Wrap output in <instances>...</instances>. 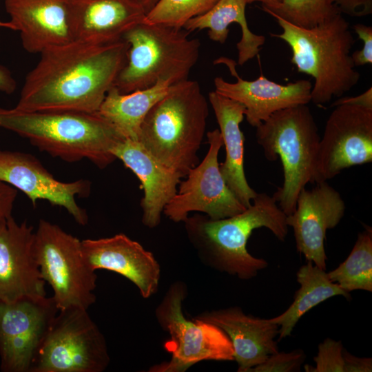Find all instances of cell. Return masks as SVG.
<instances>
[{
  "instance_id": "6da1fadb",
  "label": "cell",
  "mask_w": 372,
  "mask_h": 372,
  "mask_svg": "<svg viewBox=\"0 0 372 372\" xmlns=\"http://www.w3.org/2000/svg\"><path fill=\"white\" fill-rule=\"evenodd\" d=\"M128 43L74 39L43 50L26 75L15 108L95 113L125 64Z\"/></svg>"
},
{
  "instance_id": "7a4b0ae2",
  "label": "cell",
  "mask_w": 372,
  "mask_h": 372,
  "mask_svg": "<svg viewBox=\"0 0 372 372\" xmlns=\"http://www.w3.org/2000/svg\"><path fill=\"white\" fill-rule=\"evenodd\" d=\"M253 200L242 212L231 217L212 220L197 214L183 222L190 243L205 265L245 280L268 267L265 259L249 253L248 240L254 229L266 227L285 241L288 234L287 216L266 193L257 194Z\"/></svg>"
},
{
  "instance_id": "3957f363",
  "label": "cell",
  "mask_w": 372,
  "mask_h": 372,
  "mask_svg": "<svg viewBox=\"0 0 372 372\" xmlns=\"http://www.w3.org/2000/svg\"><path fill=\"white\" fill-rule=\"evenodd\" d=\"M0 127L27 138L39 150L66 162L87 159L104 169L116 158L123 138L96 112H29L0 107Z\"/></svg>"
},
{
  "instance_id": "277c9868",
  "label": "cell",
  "mask_w": 372,
  "mask_h": 372,
  "mask_svg": "<svg viewBox=\"0 0 372 372\" xmlns=\"http://www.w3.org/2000/svg\"><path fill=\"white\" fill-rule=\"evenodd\" d=\"M269 14L282 30L280 34L270 35L288 44L292 52L291 62L298 72L314 79L311 92V101L314 104L324 105L358 84L360 74L355 70L350 53L355 39L342 13L311 28L298 27Z\"/></svg>"
},
{
  "instance_id": "5b68a950",
  "label": "cell",
  "mask_w": 372,
  "mask_h": 372,
  "mask_svg": "<svg viewBox=\"0 0 372 372\" xmlns=\"http://www.w3.org/2000/svg\"><path fill=\"white\" fill-rule=\"evenodd\" d=\"M209 107L199 83L185 79L167 93L145 117L138 140L160 163L185 178L199 163Z\"/></svg>"
},
{
  "instance_id": "8992f818",
  "label": "cell",
  "mask_w": 372,
  "mask_h": 372,
  "mask_svg": "<svg viewBox=\"0 0 372 372\" xmlns=\"http://www.w3.org/2000/svg\"><path fill=\"white\" fill-rule=\"evenodd\" d=\"M257 143L270 161L279 156L284 182L272 197L286 216L296 207L300 192L314 183L320 138L307 105L280 110L256 127Z\"/></svg>"
},
{
  "instance_id": "52a82bcc",
  "label": "cell",
  "mask_w": 372,
  "mask_h": 372,
  "mask_svg": "<svg viewBox=\"0 0 372 372\" xmlns=\"http://www.w3.org/2000/svg\"><path fill=\"white\" fill-rule=\"evenodd\" d=\"M183 28L141 23L123 37L128 43L127 59L114 86L123 94L168 81L187 79L200 53L198 39Z\"/></svg>"
},
{
  "instance_id": "ba28073f",
  "label": "cell",
  "mask_w": 372,
  "mask_h": 372,
  "mask_svg": "<svg viewBox=\"0 0 372 372\" xmlns=\"http://www.w3.org/2000/svg\"><path fill=\"white\" fill-rule=\"evenodd\" d=\"M33 254L59 310H87L95 302L97 276L84 258L81 240L41 219L34 233Z\"/></svg>"
},
{
  "instance_id": "9c48e42d",
  "label": "cell",
  "mask_w": 372,
  "mask_h": 372,
  "mask_svg": "<svg viewBox=\"0 0 372 372\" xmlns=\"http://www.w3.org/2000/svg\"><path fill=\"white\" fill-rule=\"evenodd\" d=\"M187 287L183 281L173 282L155 310L156 320L170 339L165 349L171 359L151 367L152 372H183L205 360L233 361L234 349L225 333L217 326L185 318L183 302Z\"/></svg>"
},
{
  "instance_id": "30bf717a",
  "label": "cell",
  "mask_w": 372,
  "mask_h": 372,
  "mask_svg": "<svg viewBox=\"0 0 372 372\" xmlns=\"http://www.w3.org/2000/svg\"><path fill=\"white\" fill-rule=\"evenodd\" d=\"M110 362L105 337L87 309L59 310L30 372H103Z\"/></svg>"
},
{
  "instance_id": "8fae6325",
  "label": "cell",
  "mask_w": 372,
  "mask_h": 372,
  "mask_svg": "<svg viewBox=\"0 0 372 372\" xmlns=\"http://www.w3.org/2000/svg\"><path fill=\"white\" fill-rule=\"evenodd\" d=\"M207 137L209 149L205 156L189 170L185 180H180L176 194L163 209V213L173 222H184L193 211L219 220L246 209L220 173L218 157L223 143L219 130L208 132Z\"/></svg>"
},
{
  "instance_id": "7c38bea8",
  "label": "cell",
  "mask_w": 372,
  "mask_h": 372,
  "mask_svg": "<svg viewBox=\"0 0 372 372\" xmlns=\"http://www.w3.org/2000/svg\"><path fill=\"white\" fill-rule=\"evenodd\" d=\"M59 311L53 298L27 296L0 302V369L30 372L35 354Z\"/></svg>"
},
{
  "instance_id": "4fadbf2b",
  "label": "cell",
  "mask_w": 372,
  "mask_h": 372,
  "mask_svg": "<svg viewBox=\"0 0 372 372\" xmlns=\"http://www.w3.org/2000/svg\"><path fill=\"white\" fill-rule=\"evenodd\" d=\"M334 107L320 141L316 183L372 161V109L349 105Z\"/></svg>"
},
{
  "instance_id": "5bb4252c",
  "label": "cell",
  "mask_w": 372,
  "mask_h": 372,
  "mask_svg": "<svg viewBox=\"0 0 372 372\" xmlns=\"http://www.w3.org/2000/svg\"><path fill=\"white\" fill-rule=\"evenodd\" d=\"M0 180L25 194L34 207L39 200L64 208L81 225L88 222L86 211L76 202V197H87L91 182L80 179L63 182L56 179L33 155L0 150Z\"/></svg>"
},
{
  "instance_id": "9a60e30c",
  "label": "cell",
  "mask_w": 372,
  "mask_h": 372,
  "mask_svg": "<svg viewBox=\"0 0 372 372\" xmlns=\"http://www.w3.org/2000/svg\"><path fill=\"white\" fill-rule=\"evenodd\" d=\"M344 211L339 192L323 181L312 189L302 188L294 212L286 216L287 226L293 229L297 251L324 270L327 269V230L338 225Z\"/></svg>"
},
{
  "instance_id": "2e32d148",
  "label": "cell",
  "mask_w": 372,
  "mask_h": 372,
  "mask_svg": "<svg viewBox=\"0 0 372 372\" xmlns=\"http://www.w3.org/2000/svg\"><path fill=\"white\" fill-rule=\"evenodd\" d=\"M227 65L236 82L230 83L222 77L214 80L215 91L219 94L237 101L245 107V116L252 127H256L274 112L289 107L307 105L311 101L312 83L300 79L282 85L263 75L253 81L242 79L238 74L233 59L220 57L214 64Z\"/></svg>"
},
{
  "instance_id": "e0dca14e",
  "label": "cell",
  "mask_w": 372,
  "mask_h": 372,
  "mask_svg": "<svg viewBox=\"0 0 372 372\" xmlns=\"http://www.w3.org/2000/svg\"><path fill=\"white\" fill-rule=\"evenodd\" d=\"M34 229L10 216L0 227V302L27 296H45L33 254Z\"/></svg>"
},
{
  "instance_id": "ac0fdd59",
  "label": "cell",
  "mask_w": 372,
  "mask_h": 372,
  "mask_svg": "<svg viewBox=\"0 0 372 372\" xmlns=\"http://www.w3.org/2000/svg\"><path fill=\"white\" fill-rule=\"evenodd\" d=\"M82 251L93 270L105 269L126 278L137 287L143 298L156 293L160 265L154 254L124 234L81 240Z\"/></svg>"
},
{
  "instance_id": "d6986e66",
  "label": "cell",
  "mask_w": 372,
  "mask_h": 372,
  "mask_svg": "<svg viewBox=\"0 0 372 372\" xmlns=\"http://www.w3.org/2000/svg\"><path fill=\"white\" fill-rule=\"evenodd\" d=\"M146 11L136 0H68L74 39L107 43L123 39L143 22Z\"/></svg>"
},
{
  "instance_id": "ffe728a7",
  "label": "cell",
  "mask_w": 372,
  "mask_h": 372,
  "mask_svg": "<svg viewBox=\"0 0 372 372\" xmlns=\"http://www.w3.org/2000/svg\"><path fill=\"white\" fill-rule=\"evenodd\" d=\"M194 319L214 324L227 335L238 372H249L278 351L279 327L269 319L246 314L238 307L212 310Z\"/></svg>"
},
{
  "instance_id": "44dd1931",
  "label": "cell",
  "mask_w": 372,
  "mask_h": 372,
  "mask_svg": "<svg viewBox=\"0 0 372 372\" xmlns=\"http://www.w3.org/2000/svg\"><path fill=\"white\" fill-rule=\"evenodd\" d=\"M112 152L141 183L144 192L141 200L143 224L149 228L157 227L182 178L160 163L138 141L123 138Z\"/></svg>"
},
{
  "instance_id": "7402d4cb",
  "label": "cell",
  "mask_w": 372,
  "mask_h": 372,
  "mask_svg": "<svg viewBox=\"0 0 372 372\" xmlns=\"http://www.w3.org/2000/svg\"><path fill=\"white\" fill-rule=\"evenodd\" d=\"M14 30L20 32L23 48L41 53L74 40L68 22V0H5Z\"/></svg>"
},
{
  "instance_id": "603a6c76",
  "label": "cell",
  "mask_w": 372,
  "mask_h": 372,
  "mask_svg": "<svg viewBox=\"0 0 372 372\" xmlns=\"http://www.w3.org/2000/svg\"><path fill=\"white\" fill-rule=\"evenodd\" d=\"M209 103L219 125L225 148V159L219 164L222 176L239 201L249 207L257 195L247 180L244 171V135L240 128L245 107L215 90L208 95Z\"/></svg>"
},
{
  "instance_id": "cb8c5ba5",
  "label": "cell",
  "mask_w": 372,
  "mask_h": 372,
  "mask_svg": "<svg viewBox=\"0 0 372 372\" xmlns=\"http://www.w3.org/2000/svg\"><path fill=\"white\" fill-rule=\"evenodd\" d=\"M247 4L248 0H218L207 12L188 21L183 29L189 32L208 29L211 40L224 43L229 32L228 26L232 23H238L242 35L236 44L237 64L242 65L258 55L265 43L263 35L253 33L248 26L245 16Z\"/></svg>"
},
{
  "instance_id": "d4e9b609",
  "label": "cell",
  "mask_w": 372,
  "mask_h": 372,
  "mask_svg": "<svg viewBox=\"0 0 372 372\" xmlns=\"http://www.w3.org/2000/svg\"><path fill=\"white\" fill-rule=\"evenodd\" d=\"M171 84L159 81L152 87L127 94L113 86L96 112L124 138L138 140L141 124L153 105L168 92Z\"/></svg>"
},
{
  "instance_id": "484cf974",
  "label": "cell",
  "mask_w": 372,
  "mask_h": 372,
  "mask_svg": "<svg viewBox=\"0 0 372 372\" xmlns=\"http://www.w3.org/2000/svg\"><path fill=\"white\" fill-rule=\"evenodd\" d=\"M296 278L300 287L293 301L283 313L269 319L279 327L278 341L291 336L301 317L318 304L337 296H344L347 300L351 298L349 293L331 281L326 270L311 261L299 268Z\"/></svg>"
},
{
  "instance_id": "4316f807",
  "label": "cell",
  "mask_w": 372,
  "mask_h": 372,
  "mask_svg": "<svg viewBox=\"0 0 372 372\" xmlns=\"http://www.w3.org/2000/svg\"><path fill=\"white\" fill-rule=\"evenodd\" d=\"M331 281L350 293L355 290L372 291V229L365 225L346 260L327 272Z\"/></svg>"
},
{
  "instance_id": "83f0119b",
  "label": "cell",
  "mask_w": 372,
  "mask_h": 372,
  "mask_svg": "<svg viewBox=\"0 0 372 372\" xmlns=\"http://www.w3.org/2000/svg\"><path fill=\"white\" fill-rule=\"evenodd\" d=\"M262 9L305 28L315 27L340 12L333 0H281L273 9Z\"/></svg>"
},
{
  "instance_id": "f1b7e54d",
  "label": "cell",
  "mask_w": 372,
  "mask_h": 372,
  "mask_svg": "<svg viewBox=\"0 0 372 372\" xmlns=\"http://www.w3.org/2000/svg\"><path fill=\"white\" fill-rule=\"evenodd\" d=\"M218 0H158L143 23L183 28L190 19L205 14Z\"/></svg>"
},
{
  "instance_id": "f546056e",
  "label": "cell",
  "mask_w": 372,
  "mask_h": 372,
  "mask_svg": "<svg viewBox=\"0 0 372 372\" xmlns=\"http://www.w3.org/2000/svg\"><path fill=\"white\" fill-rule=\"evenodd\" d=\"M316 366L305 365L307 372H344V348L341 341L327 338L318 345Z\"/></svg>"
},
{
  "instance_id": "4dcf8cb0",
  "label": "cell",
  "mask_w": 372,
  "mask_h": 372,
  "mask_svg": "<svg viewBox=\"0 0 372 372\" xmlns=\"http://www.w3.org/2000/svg\"><path fill=\"white\" fill-rule=\"evenodd\" d=\"M306 358L302 349L290 352H276L269 355L260 364L252 368L249 372H297L300 371Z\"/></svg>"
},
{
  "instance_id": "1f68e13d",
  "label": "cell",
  "mask_w": 372,
  "mask_h": 372,
  "mask_svg": "<svg viewBox=\"0 0 372 372\" xmlns=\"http://www.w3.org/2000/svg\"><path fill=\"white\" fill-rule=\"evenodd\" d=\"M353 31L362 41L363 46L360 50L351 54L355 66H362L372 63V27L362 23L353 26Z\"/></svg>"
},
{
  "instance_id": "d6a6232c",
  "label": "cell",
  "mask_w": 372,
  "mask_h": 372,
  "mask_svg": "<svg viewBox=\"0 0 372 372\" xmlns=\"http://www.w3.org/2000/svg\"><path fill=\"white\" fill-rule=\"evenodd\" d=\"M340 13L363 17L372 13V0H333Z\"/></svg>"
},
{
  "instance_id": "836d02e7",
  "label": "cell",
  "mask_w": 372,
  "mask_h": 372,
  "mask_svg": "<svg viewBox=\"0 0 372 372\" xmlns=\"http://www.w3.org/2000/svg\"><path fill=\"white\" fill-rule=\"evenodd\" d=\"M17 189L0 180V227L12 216Z\"/></svg>"
},
{
  "instance_id": "e575fe53",
  "label": "cell",
  "mask_w": 372,
  "mask_h": 372,
  "mask_svg": "<svg viewBox=\"0 0 372 372\" xmlns=\"http://www.w3.org/2000/svg\"><path fill=\"white\" fill-rule=\"evenodd\" d=\"M343 355L344 372H371L372 371L371 358L356 357L345 349H344Z\"/></svg>"
},
{
  "instance_id": "d590c367",
  "label": "cell",
  "mask_w": 372,
  "mask_h": 372,
  "mask_svg": "<svg viewBox=\"0 0 372 372\" xmlns=\"http://www.w3.org/2000/svg\"><path fill=\"white\" fill-rule=\"evenodd\" d=\"M349 105L372 109V87H370L362 94L355 96L340 97L333 102L331 107Z\"/></svg>"
},
{
  "instance_id": "8d00e7d4",
  "label": "cell",
  "mask_w": 372,
  "mask_h": 372,
  "mask_svg": "<svg viewBox=\"0 0 372 372\" xmlns=\"http://www.w3.org/2000/svg\"><path fill=\"white\" fill-rule=\"evenodd\" d=\"M0 28H6L14 30L10 21L6 22L0 20ZM16 86V82L12 77L10 72L6 68L0 66V91L11 94L14 92Z\"/></svg>"
},
{
  "instance_id": "74e56055",
  "label": "cell",
  "mask_w": 372,
  "mask_h": 372,
  "mask_svg": "<svg viewBox=\"0 0 372 372\" xmlns=\"http://www.w3.org/2000/svg\"><path fill=\"white\" fill-rule=\"evenodd\" d=\"M281 0H248V3H251L255 1H259L262 3V7L267 9L274 8Z\"/></svg>"
},
{
  "instance_id": "f35d334b",
  "label": "cell",
  "mask_w": 372,
  "mask_h": 372,
  "mask_svg": "<svg viewBox=\"0 0 372 372\" xmlns=\"http://www.w3.org/2000/svg\"><path fill=\"white\" fill-rule=\"evenodd\" d=\"M144 8L146 13L157 3L158 0H136Z\"/></svg>"
}]
</instances>
